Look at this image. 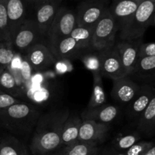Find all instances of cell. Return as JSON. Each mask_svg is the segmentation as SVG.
<instances>
[{"label": "cell", "mask_w": 155, "mask_h": 155, "mask_svg": "<svg viewBox=\"0 0 155 155\" xmlns=\"http://www.w3.org/2000/svg\"><path fill=\"white\" fill-rule=\"evenodd\" d=\"M71 113L56 108L39 117L30 145L32 155H48L61 148V132Z\"/></svg>", "instance_id": "obj_1"}, {"label": "cell", "mask_w": 155, "mask_h": 155, "mask_svg": "<svg viewBox=\"0 0 155 155\" xmlns=\"http://www.w3.org/2000/svg\"><path fill=\"white\" fill-rule=\"evenodd\" d=\"M41 113L33 104L16 103L5 108L0 109V123L13 134L24 136L36 127Z\"/></svg>", "instance_id": "obj_2"}, {"label": "cell", "mask_w": 155, "mask_h": 155, "mask_svg": "<svg viewBox=\"0 0 155 155\" xmlns=\"http://www.w3.org/2000/svg\"><path fill=\"white\" fill-rule=\"evenodd\" d=\"M155 13V0H142L133 16L118 31V40L142 39L145 31L151 25Z\"/></svg>", "instance_id": "obj_3"}, {"label": "cell", "mask_w": 155, "mask_h": 155, "mask_svg": "<svg viewBox=\"0 0 155 155\" xmlns=\"http://www.w3.org/2000/svg\"><path fill=\"white\" fill-rule=\"evenodd\" d=\"M119 29L117 22L107 8L94 27L91 50L101 51L114 48Z\"/></svg>", "instance_id": "obj_4"}, {"label": "cell", "mask_w": 155, "mask_h": 155, "mask_svg": "<svg viewBox=\"0 0 155 155\" xmlns=\"http://www.w3.org/2000/svg\"><path fill=\"white\" fill-rule=\"evenodd\" d=\"M76 27L77 17L75 12L65 7L59 8L47 32L48 48L61 39L69 36Z\"/></svg>", "instance_id": "obj_5"}, {"label": "cell", "mask_w": 155, "mask_h": 155, "mask_svg": "<svg viewBox=\"0 0 155 155\" xmlns=\"http://www.w3.org/2000/svg\"><path fill=\"white\" fill-rule=\"evenodd\" d=\"M108 8L105 0H89L82 2L76 13L77 26L94 27Z\"/></svg>", "instance_id": "obj_6"}, {"label": "cell", "mask_w": 155, "mask_h": 155, "mask_svg": "<svg viewBox=\"0 0 155 155\" xmlns=\"http://www.w3.org/2000/svg\"><path fill=\"white\" fill-rule=\"evenodd\" d=\"M41 37L43 36L34 20L26 19L14 35L12 45L19 51H27L35 44L39 43Z\"/></svg>", "instance_id": "obj_7"}, {"label": "cell", "mask_w": 155, "mask_h": 155, "mask_svg": "<svg viewBox=\"0 0 155 155\" xmlns=\"http://www.w3.org/2000/svg\"><path fill=\"white\" fill-rule=\"evenodd\" d=\"M98 52L100 61L99 72L101 77L114 80L127 76L119 54L114 47Z\"/></svg>", "instance_id": "obj_8"}, {"label": "cell", "mask_w": 155, "mask_h": 155, "mask_svg": "<svg viewBox=\"0 0 155 155\" xmlns=\"http://www.w3.org/2000/svg\"><path fill=\"white\" fill-rule=\"evenodd\" d=\"M141 85L133 81L129 76L113 80L111 97L117 103L124 105L130 104L136 96Z\"/></svg>", "instance_id": "obj_9"}, {"label": "cell", "mask_w": 155, "mask_h": 155, "mask_svg": "<svg viewBox=\"0 0 155 155\" xmlns=\"http://www.w3.org/2000/svg\"><path fill=\"white\" fill-rule=\"evenodd\" d=\"M109 130L110 127L107 124H100L89 120H82L78 141L99 145L105 141Z\"/></svg>", "instance_id": "obj_10"}, {"label": "cell", "mask_w": 155, "mask_h": 155, "mask_svg": "<svg viewBox=\"0 0 155 155\" xmlns=\"http://www.w3.org/2000/svg\"><path fill=\"white\" fill-rule=\"evenodd\" d=\"M25 59L32 69L36 71L46 70L52 66L55 62V58L48 47L42 43L35 44L27 51Z\"/></svg>", "instance_id": "obj_11"}, {"label": "cell", "mask_w": 155, "mask_h": 155, "mask_svg": "<svg viewBox=\"0 0 155 155\" xmlns=\"http://www.w3.org/2000/svg\"><path fill=\"white\" fill-rule=\"evenodd\" d=\"M142 39L135 41L117 40L114 48L119 54L127 76H129L134 69L139 59V49Z\"/></svg>", "instance_id": "obj_12"}, {"label": "cell", "mask_w": 155, "mask_h": 155, "mask_svg": "<svg viewBox=\"0 0 155 155\" xmlns=\"http://www.w3.org/2000/svg\"><path fill=\"white\" fill-rule=\"evenodd\" d=\"M155 94V86L141 85L140 89L133 101L127 105V115L129 119L137 121L145 111Z\"/></svg>", "instance_id": "obj_13"}, {"label": "cell", "mask_w": 155, "mask_h": 155, "mask_svg": "<svg viewBox=\"0 0 155 155\" xmlns=\"http://www.w3.org/2000/svg\"><path fill=\"white\" fill-rule=\"evenodd\" d=\"M129 77L139 85L155 86V56L139 58Z\"/></svg>", "instance_id": "obj_14"}, {"label": "cell", "mask_w": 155, "mask_h": 155, "mask_svg": "<svg viewBox=\"0 0 155 155\" xmlns=\"http://www.w3.org/2000/svg\"><path fill=\"white\" fill-rule=\"evenodd\" d=\"M61 2V0H48L36 9L33 20L37 24L42 36H46L48 28L60 8Z\"/></svg>", "instance_id": "obj_15"}, {"label": "cell", "mask_w": 155, "mask_h": 155, "mask_svg": "<svg viewBox=\"0 0 155 155\" xmlns=\"http://www.w3.org/2000/svg\"><path fill=\"white\" fill-rule=\"evenodd\" d=\"M142 1V0H113L108 10L117 22L120 29L133 16Z\"/></svg>", "instance_id": "obj_16"}, {"label": "cell", "mask_w": 155, "mask_h": 155, "mask_svg": "<svg viewBox=\"0 0 155 155\" xmlns=\"http://www.w3.org/2000/svg\"><path fill=\"white\" fill-rule=\"evenodd\" d=\"M120 108L114 104H105L92 109H86L82 113V120H93L100 124H107L113 122L119 116Z\"/></svg>", "instance_id": "obj_17"}, {"label": "cell", "mask_w": 155, "mask_h": 155, "mask_svg": "<svg viewBox=\"0 0 155 155\" xmlns=\"http://www.w3.org/2000/svg\"><path fill=\"white\" fill-rule=\"evenodd\" d=\"M6 10L12 42L14 35L26 20V8L22 0H6Z\"/></svg>", "instance_id": "obj_18"}, {"label": "cell", "mask_w": 155, "mask_h": 155, "mask_svg": "<svg viewBox=\"0 0 155 155\" xmlns=\"http://www.w3.org/2000/svg\"><path fill=\"white\" fill-rule=\"evenodd\" d=\"M56 60H66L77 58L83 49L71 36L65 37L48 48Z\"/></svg>", "instance_id": "obj_19"}, {"label": "cell", "mask_w": 155, "mask_h": 155, "mask_svg": "<svg viewBox=\"0 0 155 155\" xmlns=\"http://www.w3.org/2000/svg\"><path fill=\"white\" fill-rule=\"evenodd\" d=\"M136 126L141 135L151 136L155 134V94L147 108L136 122Z\"/></svg>", "instance_id": "obj_20"}, {"label": "cell", "mask_w": 155, "mask_h": 155, "mask_svg": "<svg viewBox=\"0 0 155 155\" xmlns=\"http://www.w3.org/2000/svg\"><path fill=\"white\" fill-rule=\"evenodd\" d=\"M81 123V117L77 115L70 114L62 129L61 148L73 145L78 141Z\"/></svg>", "instance_id": "obj_21"}, {"label": "cell", "mask_w": 155, "mask_h": 155, "mask_svg": "<svg viewBox=\"0 0 155 155\" xmlns=\"http://www.w3.org/2000/svg\"><path fill=\"white\" fill-rule=\"evenodd\" d=\"M0 155H30V151L15 136H6L0 139Z\"/></svg>", "instance_id": "obj_22"}, {"label": "cell", "mask_w": 155, "mask_h": 155, "mask_svg": "<svg viewBox=\"0 0 155 155\" xmlns=\"http://www.w3.org/2000/svg\"><path fill=\"white\" fill-rule=\"evenodd\" d=\"M92 74L93 76V88L86 109L95 108L106 104V95L103 86L102 77L100 72H93Z\"/></svg>", "instance_id": "obj_23"}, {"label": "cell", "mask_w": 155, "mask_h": 155, "mask_svg": "<svg viewBox=\"0 0 155 155\" xmlns=\"http://www.w3.org/2000/svg\"><path fill=\"white\" fill-rule=\"evenodd\" d=\"M0 91L18 98L20 95V88L10 67L0 74Z\"/></svg>", "instance_id": "obj_24"}, {"label": "cell", "mask_w": 155, "mask_h": 155, "mask_svg": "<svg viewBox=\"0 0 155 155\" xmlns=\"http://www.w3.org/2000/svg\"><path fill=\"white\" fill-rule=\"evenodd\" d=\"M95 27V26H94ZM94 27H77L70 36L77 42L81 49L91 50V43Z\"/></svg>", "instance_id": "obj_25"}, {"label": "cell", "mask_w": 155, "mask_h": 155, "mask_svg": "<svg viewBox=\"0 0 155 155\" xmlns=\"http://www.w3.org/2000/svg\"><path fill=\"white\" fill-rule=\"evenodd\" d=\"M62 148L66 155H98L99 153L98 145L79 141L73 145Z\"/></svg>", "instance_id": "obj_26"}, {"label": "cell", "mask_w": 155, "mask_h": 155, "mask_svg": "<svg viewBox=\"0 0 155 155\" xmlns=\"http://www.w3.org/2000/svg\"><path fill=\"white\" fill-rule=\"evenodd\" d=\"M141 137L142 135L138 131L131 132L126 134H119L113 141L114 148L117 151L124 152L136 142H139Z\"/></svg>", "instance_id": "obj_27"}, {"label": "cell", "mask_w": 155, "mask_h": 155, "mask_svg": "<svg viewBox=\"0 0 155 155\" xmlns=\"http://www.w3.org/2000/svg\"><path fill=\"white\" fill-rule=\"evenodd\" d=\"M0 42L12 44L6 10V0H0Z\"/></svg>", "instance_id": "obj_28"}, {"label": "cell", "mask_w": 155, "mask_h": 155, "mask_svg": "<svg viewBox=\"0 0 155 155\" xmlns=\"http://www.w3.org/2000/svg\"><path fill=\"white\" fill-rule=\"evenodd\" d=\"M15 48L12 43L0 42V74L9 68L15 58Z\"/></svg>", "instance_id": "obj_29"}, {"label": "cell", "mask_w": 155, "mask_h": 155, "mask_svg": "<svg viewBox=\"0 0 155 155\" xmlns=\"http://www.w3.org/2000/svg\"><path fill=\"white\" fill-rule=\"evenodd\" d=\"M82 61L85 67L91 72H99L100 61L98 51H89L82 54Z\"/></svg>", "instance_id": "obj_30"}, {"label": "cell", "mask_w": 155, "mask_h": 155, "mask_svg": "<svg viewBox=\"0 0 155 155\" xmlns=\"http://www.w3.org/2000/svg\"><path fill=\"white\" fill-rule=\"evenodd\" d=\"M154 143V142H147V141L138 142L127 151H124V153L126 155H143L149 148L152 147Z\"/></svg>", "instance_id": "obj_31"}, {"label": "cell", "mask_w": 155, "mask_h": 155, "mask_svg": "<svg viewBox=\"0 0 155 155\" xmlns=\"http://www.w3.org/2000/svg\"><path fill=\"white\" fill-rule=\"evenodd\" d=\"M155 56V42L144 43L142 42L139 49V58Z\"/></svg>", "instance_id": "obj_32"}, {"label": "cell", "mask_w": 155, "mask_h": 155, "mask_svg": "<svg viewBox=\"0 0 155 155\" xmlns=\"http://www.w3.org/2000/svg\"><path fill=\"white\" fill-rule=\"evenodd\" d=\"M21 100L18 99V98H15L0 91V109L5 108L8 106L21 102Z\"/></svg>", "instance_id": "obj_33"}, {"label": "cell", "mask_w": 155, "mask_h": 155, "mask_svg": "<svg viewBox=\"0 0 155 155\" xmlns=\"http://www.w3.org/2000/svg\"><path fill=\"white\" fill-rule=\"evenodd\" d=\"M47 1H48V0H22L24 5H29V6L33 8L35 10H36L39 6H40L41 5H42L43 3H45V2Z\"/></svg>", "instance_id": "obj_34"}, {"label": "cell", "mask_w": 155, "mask_h": 155, "mask_svg": "<svg viewBox=\"0 0 155 155\" xmlns=\"http://www.w3.org/2000/svg\"><path fill=\"white\" fill-rule=\"evenodd\" d=\"M103 155H126L125 153L123 151H119L115 150L114 148L111 150H108V151H104Z\"/></svg>", "instance_id": "obj_35"}, {"label": "cell", "mask_w": 155, "mask_h": 155, "mask_svg": "<svg viewBox=\"0 0 155 155\" xmlns=\"http://www.w3.org/2000/svg\"><path fill=\"white\" fill-rule=\"evenodd\" d=\"M48 155H66V154H65L64 148H59V149H58L57 151H54V152H52L51 154H50Z\"/></svg>", "instance_id": "obj_36"}, {"label": "cell", "mask_w": 155, "mask_h": 155, "mask_svg": "<svg viewBox=\"0 0 155 155\" xmlns=\"http://www.w3.org/2000/svg\"><path fill=\"white\" fill-rule=\"evenodd\" d=\"M143 155H155V142L151 148L148 150Z\"/></svg>", "instance_id": "obj_37"}, {"label": "cell", "mask_w": 155, "mask_h": 155, "mask_svg": "<svg viewBox=\"0 0 155 155\" xmlns=\"http://www.w3.org/2000/svg\"><path fill=\"white\" fill-rule=\"evenodd\" d=\"M151 25H154V26H155V13H154V16H153L152 21H151Z\"/></svg>", "instance_id": "obj_38"}]
</instances>
